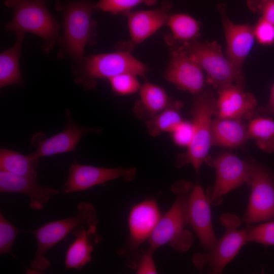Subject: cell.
Masks as SVG:
<instances>
[{"label": "cell", "mask_w": 274, "mask_h": 274, "mask_svg": "<svg viewBox=\"0 0 274 274\" xmlns=\"http://www.w3.org/2000/svg\"><path fill=\"white\" fill-rule=\"evenodd\" d=\"M56 9L62 14L63 20L58 57H68L77 64L85 56V48L95 43L94 4L90 0H58Z\"/></svg>", "instance_id": "obj_1"}, {"label": "cell", "mask_w": 274, "mask_h": 274, "mask_svg": "<svg viewBox=\"0 0 274 274\" xmlns=\"http://www.w3.org/2000/svg\"><path fill=\"white\" fill-rule=\"evenodd\" d=\"M194 184L180 181L172 187L176 199L169 210L162 215L148 239L147 250L154 252L164 245L169 244L179 252L188 251L193 243L192 233L186 228L188 222V202Z\"/></svg>", "instance_id": "obj_2"}, {"label": "cell", "mask_w": 274, "mask_h": 274, "mask_svg": "<svg viewBox=\"0 0 274 274\" xmlns=\"http://www.w3.org/2000/svg\"><path fill=\"white\" fill-rule=\"evenodd\" d=\"M48 0H4L6 6L12 9L11 20L4 26L8 32H30L44 42L42 51L48 54L57 44L60 26L49 11Z\"/></svg>", "instance_id": "obj_3"}, {"label": "cell", "mask_w": 274, "mask_h": 274, "mask_svg": "<svg viewBox=\"0 0 274 274\" xmlns=\"http://www.w3.org/2000/svg\"><path fill=\"white\" fill-rule=\"evenodd\" d=\"M148 71L145 64L124 51L85 55L73 70L75 82L86 89L92 88L98 79L126 73L145 77Z\"/></svg>", "instance_id": "obj_4"}, {"label": "cell", "mask_w": 274, "mask_h": 274, "mask_svg": "<svg viewBox=\"0 0 274 274\" xmlns=\"http://www.w3.org/2000/svg\"><path fill=\"white\" fill-rule=\"evenodd\" d=\"M77 210V214L72 217L47 223L29 231L34 236L37 244L34 257L30 263L31 269L37 272L45 271L50 264L46 257L47 253L78 226L97 225V213L92 203L81 201L78 203Z\"/></svg>", "instance_id": "obj_5"}, {"label": "cell", "mask_w": 274, "mask_h": 274, "mask_svg": "<svg viewBox=\"0 0 274 274\" xmlns=\"http://www.w3.org/2000/svg\"><path fill=\"white\" fill-rule=\"evenodd\" d=\"M217 97L214 93L207 90L197 94L191 109L193 135L185 154L177 160V166L182 167L191 164L198 173L205 162L212 141L213 117L217 114Z\"/></svg>", "instance_id": "obj_6"}, {"label": "cell", "mask_w": 274, "mask_h": 274, "mask_svg": "<svg viewBox=\"0 0 274 274\" xmlns=\"http://www.w3.org/2000/svg\"><path fill=\"white\" fill-rule=\"evenodd\" d=\"M185 51L207 74L208 82L218 90L232 84L244 85L243 72L225 57L216 42L194 40L185 42Z\"/></svg>", "instance_id": "obj_7"}, {"label": "cell", "mask_w": 274, "mask_h": 274, "mask_svg": "<svg viewBox=\"0 0 274 274\" xmlns=\"http://www.w3.org/2000/svg\"><path fill=\"white\" fill-rule=\"evenodd\" d=\"M220 222L225 228L222 236L218 239L215 245L207 253H197L193 256V264L199 270L208 266L212 273H222L247 243L246 229H237L241 225L237 216L231 213L223 214L220 218Z\"/></svg>", "instance_id": "obj_8"}, {"label": "cell", "mask_w": 274, "mask_h": 274, "mask_svg": "<svg viewBox=\"0 0 274 274\" xmlns=\"http://www.w3.org/2000/svg\"><path fill=\"white\" fill-rule=\"evenodd\" d=\"M249 161L251 191L243 220L250 225L274 220V175L262 164Z\"/></svg>", "instance_id": "obj_9"}, {"label": "cell", "mask_w": 274, "mask_h": 274, "mask_svg": "<svg viewBox=\"0 0 274 274\" xmlns=\"http://www.w3.org/2000/svg\"><path fill=\"white\" fill-rule=\"evenodd\" d=\"M161 214L156 201L146 199L135 205L128 216L129 237L120 254L126 257V264L131 268H136L142 253L139 248L152 235Z\"/></svg>", "instance_id": "obj_10"}, {"label": "cell", "mask_w": 274, "mask_h": 274, "mask_svg": "<svg viewBox=\"0 0 274 274\" xmlns=\"http://www.w3.org/2000/svg\"><path fill=\"white\" fill-rule=\"evenodd\" d=\"M205 162L216 172L214 185L207 195L210 203H219L222 197L230 191L245 183L249 184L251 169L249 160L225 152L214 157L208 156Z\"/></svg>", "instance_id": "obj_11"}, {"label": "cell", "mask_w": 274, "mask_h": 274, "mask_svg": "<svg viewBox=\"0 0 274 274\" xmlns=\"http://www.w3.org/2000/svg\"><path fill=\"white\" fill-rule=\"evenodd\" d=\"M135 175L136 169L132 167L108 168L75 162L69 167L67 178L61 189L65 194L82 191L120 178L130 181Z\"/></svg>", "instance_id": "obj_12"}, {"label": "cell", "mask_w": 274, "mask_h": 274, "mask_svg": "<svg viewBox=\"0 0 274 274\" xmlns=\"http://www.w3.org/2000/svg\"><path fill=\"white\" fill-rule=\"evenodd\" d=\"M67 121L65 128L49 138L42 132L33 135L31 142L36 147L32 154L37 158L52 156L73 151L80 140L85 134L94 132L95 129L84 127L77 123L66 110Z\"/></svg>", "instance_id": "obj_13"}, {"label": "cell", "mask_w": 274, "mask_h": 274, "mask_svg": "<svg viewBox=\"0 0 274 274\" xmlns=\"http://www.w3.org/2000/svg\"><path fill=\"white\" fill-rule=\"evenodd\" d=\"M210 202L199 184L194 185L188 202V222L203 249L210 250L217 243L212 225Z\"/></svg>", "instance_id": "obj_14"}, {"label": "cell", "mask_w": 274, "mask_h": 274, "mask_svg": "<svg viewBox=\"0 0 274 274\" xmlns=\"http://www.w3.org/2000/svg\"><path fill=\"white\" fill-rule=\"evenodd\" d=\"M165 78L179 89L194 94L201 92L204 86L202 69L183 47L173 52Z\"/></svg>", "instance_id": "obj_15"}, {"label": "cell", "mask_w": 274, "mask_h": 274, "mask_svg": "<svg viewBox=\"0 0 274 274\" xmlns=\"http://www.w3.org/2000/svg\"><path fill=\"white\" fill-rule=\"evenodd\" d=\"M218 117L250 120L255 115L257 101L251 93L246 92L243 85L232 84L218 90Z\"/></svg>", "instance_id": "obj_16"}, {"label": "cell", "mask_w": 274, "mask_h": 274, "mask_svg": "<svg viewBox=\"0 0 274 274\" xmlns=\"http://www.w3.org/2000/svg\"><path fill=\"white\" fill-rule=\"evenodd\" d=\"M0 192L17 193L28 196L30 208L33 210H42L52 196L60 193L56 189L39 185L36 177L18 176L2 170Z\"/></svg>", "instance_id": "obj_17"}, {"label": "cell", "mask_w": 274, "mask_h": 274, "mask_svg": "<svg viewBox=\"0 0 274 274\" xmlns=\"http://www.w3.org/2000/svg\"><path fill=\"white\" fill-rule=\"evenodd\" d=\"M171 5L164 2L159 8L149 10L129 11L125 14L132 42H143L167 22Z\"/></svg>", "instance_id": "obj_18"}, {"label": "cell", "mask_w": 274, "mask_h": 274, "mask_svg": "<svg viewBox=\"0 0 274 274\" xmlns=\"http://www.w3.org/2000/svg\"><path fill=\"white\" fill-rule=\"evenodd\" d=\"M223 24L226 41V57L241 72L245 60L253 46V28L233 23L224 15Z\"/></svg>", "instance_id": "obj_19"}, {"label": "cell", "mask_w": 274, "mask_h": 274, "mask_svg": "<svg viewBox=\"0 0 274 274\" xmlns=\"http://www.w3.org/2000/svg\"><path fill=\"white\" fill-rule=\"evenodd\" d=\"M75 237L66 250L64 264L66 269H81L92 260L94 247L101 240L97 225H82L72 232Z\"/></svg>", "instance_id": "obj_20"}, {"label": "cell", "mask_w": 274, "mask_h": 274, "mask_svg": "<svg viewBox=\"0 0 274 274\" xmlns=\"http://www.w3.org/2000/svg\"><path fill=\"white\" fill-rule=\"evenodd\" d=\"M243 120L235 118H213L212 124V145L235 148L248 140L247 126Z\"/></svg>", "instance_id": "obj_21"}, {"label": "cell", "mask_w": 274, "mask_h": 274, "mask_svg": "<svg viewBox=\"0 0 274 274\" xmlns=\"http://www.w3.org/2000/svg\"><path fill=\"white\" fill-rule=\"evenodd\" d=\"M26 33H16L13 45L0 54V88L12 85H23L19 60L22 46Z\"/></svg>", "instance_id": "obj_22"}, {"label": "cell", "mask_w": 274, "mask_h": 274, "mask_svg": "<svg viewBox=\"0 0 274 274\" xmlns=\"http://www.w3.org/2000/svg\"><path fill=\"white\" fill-rule=\"evenodd\" d=\"M140 100L134 106L135 114L141 118L149 119L166 108L170 104L169 97L164 89L147 82L140 89Z\"/></svg>", "instance_id": "obj_23"}, {"label": "cell", "mask_w": 274, "mask_h": 274, "mask_svg": "<svg viewBox=\"0 0 274 274\" xmlns=\"http://www.w3.org/2000/svg\"><path fill=\"white\" fill-rule=\"evenodd\" d=\"M39 159L32 153L24 155L13 150L1 148L0 170L21 176H37Z\"/></svg>", "instance_id": "obj_24"}, {"label": "cell", "mask_w": 274, "mask_h": 274, "mask_svg": "<svg viewBox=\"0 0 274 274\" xmlns=\"http://www.w3.org/2000/svg\"><path fill=\"white\" fill-rule=\"evenodd\" d=\"M249 139L255 141L259 148L268 153H274V120L268 116H258L247 125Z\"/></svg>", "instance_id": "obj_25"}, {"label": "cell", "mask_w": 274, "mask_h": 274, "mask_svg": "<svg viewBox=\"0 0 274 274\" xmlns=\"http://www.w3.org/2000/svg\"><path fill=\"white\" fill-rule=\"evenodd\" d=\"M181 103L176 102L146 122L149 133L155 137L164 132L172 133L183 121L180 108Z\"/></svg>", "instance_id": "obj_26"}, {"label": "cell", "mask_w": 274, "mask_h": 274, "mask_svg": "<svg viewBox=\"0 0 274 274\" xmlns=\"http://www.w3.org/2000/svg\"><path fill=\"white\" fill-rule=\"evenodd\" d=\"M167 23L176 40L187 42L196 40L199 35V23L188 15H170Z\"/></svg>", "instance_id": "obj_27"}, {"label": "cell", "mask_w": 274, "mask_h": 274, "mask_svg": "<svg viewBox=\"0 0 274 274\" xmlns=\"http://www.w3.org/2000/svg\"><path fill=\"white\" fill-rule=\"evenodd\" d=\"M157 0H99L94 4L96 10L105 12H109L113 14L125 13L140 5L146 4L152 5L157 2Z\"/></svg>", "instance_id": "obj_28"}, {"label": "cell", "mask_w": 274, "mask_h": 274, "mask_svg": "<svg viewBox=\"0 0 274 274\" xmlns=\"http://www.w3.org/2000/svg\"><path fill=\"white\" fill-rule=\"evenodd\" d=\"M248 242L274 246V220L263 222L246 229Z\"/></svg>", "instance_id": "obj_29"}, {"label": "cell", "mask_w": 274, "mask_h": 274, "mask_svg": "<svg viewBox=\"0 0 274 274\" xmlns=\"http://www.w3.org/2000/svg\"><path fill=\"white\" fill-rule=\"evenodd\" d=\"M108 79L113 91L119 95L134 93L141 86L136 76L131 74H122Z\"/></svg>", "instance_id": "obj_30"}, {"label": "cell", "mask_w": 274, "mask_h": 274, "mask_svg": "<svg viewBox=\"0 0 274 274\" xmlns=\"http://www.w3.org/2000/svg\"><path fill=\"white\" fill-rule=\"evenodd\" d=\"M19 230L0 213V254L14 255L12 249Z\"/></svg>", "instance_id": "obj_31"}, {"label": "cell", "mask_w": 274, "mask_h": 274, "mask_svg": "<svg viewBox=\"0 0 274 274\" xmlns=\"http://www.w3.org/2000/svg\"><path fill=\"white\" fill-rule=\"evenodd\" d=\"M253 31L255 38L261 44L270 45L274 43V24L261 17Z\"/></svg>", "instance_id": "obj_32"}, {"label": "cell", "mask_w": 274, "mask_h": 274, "mask_svg": "<svg viewBox=\"0 0 274 274\" xmlns=\"http://www.w3.org/2000/svg\"><path fill=\"white\" fill-rule=\"evenodd\" d=\"M171 133L173 141L177 145L188 147L193 135L192 122L183 120Z\"/></svg>", "instance_id": "obj_33"}, {"label": "cell", "mask_w": 274, "mask_h": 274, "mask_svg": "<svg viewBox=\"0 0 274 274\" xmlns=\"http://www.w3.org/2000/svg\"><path fill=\"white\" fill-rule=\"evenodd\" d=\"M153 253L147 250L142 253L136 267L137 273L150 274L157 273L156 267L153 258Z\"/></svg>", "instance_id": "obj_34"}, {"label": "cell", "mask_w": 274, "mask_h": 274, "mask_svg": "<svg viewBox=\"0 0 274 274\" xmlns=\"http://www.w3.org/2000/svg\"><path fill=\"white\" fill-rule=\"evenodd\" d=\"M260 12L261 13L262 18L274 24V0H265Z\"/></svg>", "instance_id": "obj_35"}, {"label": "cell", "mask_w": 274, "mask_h": 274, "mask_svg": "<svg viewBox=\"0 0 274 274\" xmlns=\"http://www.w3.org/2000/svg\"><path fill=\"white\" fill-rule=\"evenodd\" d=\"M259 116H268L274 115V84L271 87L269 98L266 106L261 107L258 110Z\"/></svg>", "instance_id": "obj_36"}, {"label": "cell", "mask_w": 274, "mask_h": 274, "mask_svg": "<svg viewBox=\"0 0 274 274\" xmlns=\"http://www.w3.org/2000/svg\"><path fill=\"white\" fill-rule=\"evenodd\" d=\"M265 0H247V5L250 9L254 12H259Z\"/></svg>", "instance_id": "obj_37"}]
</instances>
